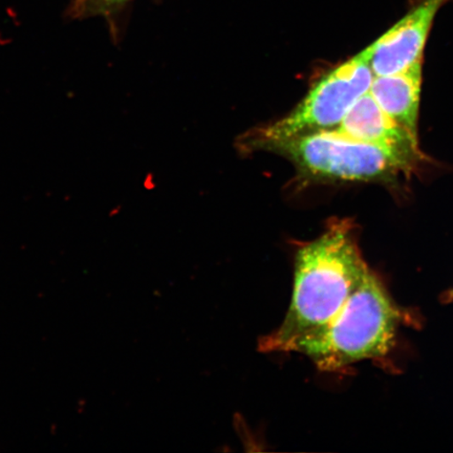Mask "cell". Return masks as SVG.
Masks as SVG:
<instances>
[{"label": "cell", "instance_id": "1", "mask_svg": "<svg viewBox=\"0 0 453 453\" xmlns=\"http://www.w3.org/2000/svg\"><path fill=\"white\" fill-rule=\"evenodd\" d=\"M368 271L349 219H333L316 240L300 243L290 308L280 327L259 339L260 352L290 353L298 340L330 324Z\"/></svg>", "mask_w": 453, "mask_h": 453}, {"label": "cell", "instance_id": "2", "mask_svg": "<svg viewBox=\"0 0 453 453\" xmlns=\"http://www.w3.org/2000/svg\"><path fill=\"white\" fill-rule=\"evenodd\" d=\"M399 314L380 280L370 270L330 324L294 343L324 372L381 358L395 344Z\"/></svg>", "mask_w": 453, "mask_h": 453}, {"label": "cell", "instance_id": "3", "mask_svg": "<svg viewBox=\"0 0 453 453\" xmlns=\"http://www.w3.org/2000/svg\"><path fill=\"white\" fill-rule=\"evenodd\" d=\"M254 150L275 152L293 163L308 182H390L420 161L388 147L368 143L338 129L265 142Z\"/></svg>", "mask_w": 453, "mask_h": 453}, {"label": "cell", "instance_id": "4", "mask_svg": "<svg viewBox=\"0 0 453 453\" xmlns=\"http://www.w3.org/2000/svg\"><path fill=\"white\" fill-rule=\"evenodd\" d=\"M370 45L322 76L302 102L285 118L254 129L243 137L246 150L265 142L336 129L353 105L370 90L373 73Z\"/></svg>", "mask_w": 453, "mask_h": 453}, {"label": "cell", "instance_id": "5", "mask_svg": "<svg viewBox=\"0 0 453 453\" xmlns=\"http://www.w3.org/2000/svg\"><path fill=\"white\" fill-rule=\"evenodd\" d=\"M449 2L418 0L409 13L372 43L371 66L373 76L404 71L421 61L435 16Z\"/></svg>", "mask_w": 453, "mask_h": 453}, {"label": "cell", "instance_id": "6", "mask_svg": "<svg viewBox=\"0 0 453 453\" xmlns=\"http://www.w3.org/2000/svg\"><path fill=\"white\" fill-rule=\"evenodd\" d=\"M336 129L350 138L388 147L417 161L421 160L418 137L387 115L370 92L356 102Z\"/></svg>", "mask_w": 453, "mask_h": 453}, {"label": "cell", "instance_id": "7", "mask_svg": "<svg viewBox=\"0 0 453 453\" xmlns=\"http://www.w3.org/2000/svg\"><path fill=\"white\" fill-rule=\"evenodd\" d=\"M421 83L422 60L404 71L373 76L368 90L381 110L415 137H418Z\"/></svg>", "mask_w": 453, "mask_h": 453}, {"label": "cell", "instance_id": "8", "mask_svg": "<svg viewBox=\"0 0 453 453\" xmlns=\"http://www.w3.org/2000/svg\"><path fill=\"white\" fill-rule=\"evenodd\" d=\"M96 2L106 5V7H110V5L120 4L122 2H126V0H96Z\"/></svg>", "mask_w": 453, "mask_h": 453}, {"label": "cell", "instance_id": "9", "mask_svg": "<svg viewBox=\"0 0 453 453\" xmlns=\"http://www.w3.org/2000/svg\"><path fill=\"white\" fill-rule=\"evenodd\" d=\"M449 300H453V290L449 293Z\"/></svg>", "mask_w": 453, "mask_h": 453}, {"label": "cell", "instance_id": "10", "mask_svg": "<svg viewBox=\"0 0 453 453\" xmlns=\"http://www.w3.org/2000/svg\"><path fill=\"white\" fill-rule=\"evenodd\" d=\"M79 3H85L88 2V0H78Z\"/></svg>", "mask_w": 453, "mask_h": 453}]
</instances>
